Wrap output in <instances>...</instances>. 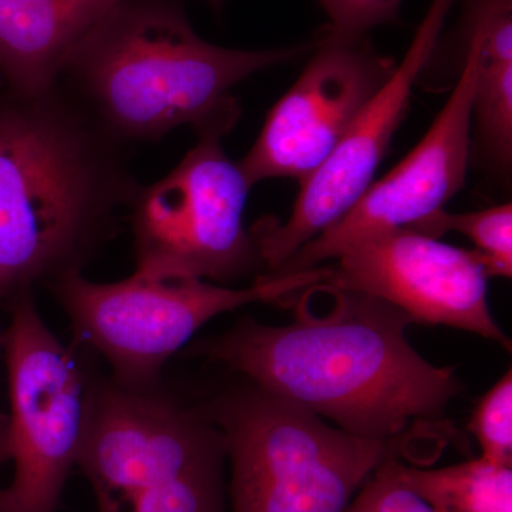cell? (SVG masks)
Segmentation results:
<instances>
[{
  "mask_svg": "<svg viewBox=\"0 0 512 512\" xmlns=\"http://www.w3.org/2000/svg\"><path fill=\"white\" fill-rule=\"evenodd\" d=\"M207 2L210 3L212 9L220 12L222 6H224L225 0H207Z\"/></svg>",
  "mask_w": 512,
  "mask_h": 512,
  "instance_id": "23",
  "label": "cell"
},
{
  "mask_svg": "<svg viewBox=\"0 0 512 512\" xmlns=\"http://www.w3.org/2000/svg\"><path fill=\"white\" fill-rule=\"evenodd\" d=\"M225 458L207 412L158 392L114 390L87 414L77 466L99 512H227Z\"/></svg>",
  "mask_w": 512,
  "mask_h": 512,
  "instance_id": "5",
  "label": "cell"
},
{
  "mask_svg": "<svg viewBox=\"0 0 512 512\" xmlns=\"http://www.w3.org/2000/svg\"><path fill=\"white\" fill-rule=\"evenodd\" d=\"M320 286L332 299L325 313L301 291L285 301L295 308L291 325L247 318L192 350L353 436L397 441L414 421L443 416L463 386L454 367L431 365L412 348V319L365 293Z\"/></svg>",
  "mask_w": 512,
  "mask_h": 512,
  "instance_id": "1",
  "label": "cell"
},
{
  "mask_svg": "<svg viewBox=\"0 0 512 512\" xmlns=\"http://www.w3.org/2000/svg\"><path fill=\"white\" fill-rule=\"evenodd\" d=\"M239 116L229 111L195 128L197 144L181 163L138 191L131 205L137 278L228 282L261 264L244 224L252 187L222 146Z\"/></svg>",
  "mask_w": 512,
  "mask_h": 512,
  "instance_id": "7",
  "label": "cell"
},
{
  "mask_svg": "<svg viewBox=\"0 0 512 512\" xmlns=\"http://www.w3.org/2000/svg\"><path fill=\"white\" fill-rule=\"evenodd\" d=\"M396 471L436 512H512V466L478 460L443 468L410 467L397 458Z\"/></svg>",
  "mask_w": 512,
  "mask_h": 512,
  "instance_id": "15",
  "label": "cell"
},
{
  "mask_svg": "<svg viewBox=\"0 0 512 512\" xmlns=\"http://www.w3.org/2000/svg\"><path fill=\"white\" fill-rule=\"evenodd\" d=\"M124 0H0V76L16 97L55 89L64 60Z\"/></svg>",
  "mask_w": 512,
  "mask_h": 512,
  "instance_id": "13",
  "label": "cell"
},
{
  "mask_svg": "<svg viewBox=\"0 0 512 512\" xmlns=\"http://www.w3.org/2000/svg\"><path fill=\"white\" fill-rule=\"evenodd\" d=\"M329 265L229 288L205 279L148 281L131 275L99 284L73 269L53 279L74 330L113 370V382L134 390H156L163 366L211 319L255 302L286 301L322 284Z\"/></svg>",
  "mask_w": 512,
  "mask_h": 512,
  "instance_id": "6",
  "label": "cell"
},
{
  "mask_svg": "<svg viewBox=\"0 0 512 512\" xmlns=\"http://www.w3.org/2000/svg\"><path fill=\"white\" fill-rule=\"evenodd\" d=\"M413 231L427 237H443L458 232L476 245L487 275L512 276V205L510 202L487 210L451 214L441 210L414 225Z\"/></svg>",
  "mask_w": 512,
  "mask_h": 512,
  "instance_id": "16",
  "label": "cell"
},
{
  "mask_svg": "<svg viewBox=\"0 0 512 512\" xmlns=\"http://www.w3.org/2000/svg\"><path fill=\"white\" fill-rule=\"evenodd\" d=\"M313 45L227 49L195 33L180 0H124L77 43L56 87L120 146L150 143L239 110L231 89Z\"/></svg>",
  "mask_w": 512,
  "mask_h": 512,
  "instance_id": "3",
  "label": "cell"
},
{
  "mask_svg": "<svg viewBox=\"0 0 512 512\" xmlns=\"http://www.w3.org/2000/svg\"><path fill=\"white\" fill-rule=\"evenodd\" d=\"M3 343V333L0 332V346ZM6 431H8V419L5 416L0 414V437L5 436Z\"/></svg>",
  "mask_w": 512,
  "mask_h": 512,
  "instance_id": "20",
  "label": "cell"
},
{
  "mask_svg": "<svg viewBox=\"0 0 512 512\" xmlns=\"http://www.w3.org/2000/svg\"><path fill=\"white\" fill-rule=\"evenodd\" d=\"M471 433L481 448V457L512 466V375L511 369L485 393L471 417Z\"/></svg>",
  "mask_w": 512,
  "mask_h": 512,
  "instance_id": "17",
  "label": "cell"
},
{
  "mask_svg": "<svg viewBox=\"0 0 512 512\" xmlns=\"http://www.w3.org/2000/svg\"><path fill=\"white\" fill-rule=\"evenodd\" d=\"M333 261L323 285L373 296L413 323L467 330L511 349L491 315L490 276L474 249L404 228L362 239Z\"/></svg>",
  "mask_w": 512,
  "mask_h": 512,
  "instance_id": "12",
  "label": "cell"
},
{
  "mask_svg": "<svg viewBox=\"0 0 512 512\" xmlns=\"http://www.w3.org/2000/svg\"><path fill=\"white\" fill-rule=\"evenodd\" d=\"M8 433V431H6ZM8 460V454H6V434L5 436L0 437V464L3 461Z\"/></svg>",
  "mask_w": 512,
  "mask_h": 512,
  "instance_id": "21",
  "label": "cell"
},
{
  "mask_svg": "<svg viewBox=\"0 0 512 512\" xmlns=\"http://www.w3.org/2000/svg\"><path fill=\"white\" fill-rule=\"evenodd\" d=\"M329 18V35L360 39L369 30L393 23L402 0H318Z\"/></svg>",
  "mask_w": 512,
  "mask_h": 512,
  "instance_id": "18",
  "label": "cell"
},
{
  "mask_svg": "<svg viewBox=\"0 0 512 512\" xmlns=\"http://www.w3.org/2000/svg\"><path fill=\"white\" fill-rule=\"evenodd\" d=\"M346 512H367L365 510V507H363L362 504L357 503L356 500H353L352 503H350L348 510Z\"/></svg>",
  "mask_w": 512,
  "mask_h": 512,
  "instance_id": "22",
  "label": "cell"
},
{
  "mask_svg": "<svg viewBox=\"0 0 512 512\" xmlns=\"http://www.w3.org/2000/svg\"><path fill=\"white\" fill-rule=\"evenodd\" d=\"M453 0H433L403 62L350 124L338 146L303 178L288 220L266 217L249 231L259 262L271 274L355 205L389 151L414 84L430 62ZM261 274V275H265Z\"/></svg>",
  "mask_w": 512,
  "mask_h": 512,
  "instance_id": "9",
  "label": "cell"
},
{
  "mask_svg": "<svg viewBox=\"0 0 512 512\" xmlns=\"http://www.w3.org/2000/svg\"><path fill=\"white\" fill-rule=\"evenodd\" d=\"M477 64L464 50L456 86L420 143L332 227L299 249L284 265L259 278L274 279L309 271L333 261L373 235L413 228L444 210L466 183L473 153V107Z\"/></svg>",
  "mask_w": 512,
  "mask_h": 512,
  "instance_id": "10",
  "label": "cell"
},
{
  "mask_svg": "<svg viewBox=\"0 0 512 512\" xmlns=\"http://www.w3.org/2000/svg\"><path fill=\"white\" fill-rule=\"evenodd\" d=\"M207 414L231 461L232 512H346L403 441L353 436L254 383Z\"/></svg>",
  "mask_w": 512,
  "mask_h": 512,
  "instance_id": "4",
  "label": "cell"
},
{
  "mask_svg": "<svg viewBox=\"0 0 512 512\" xmlns=\"http://www.w3.org/2000/svg\"><path fill=\"white\" fill-rule=\"evenodd\" d=\"M291 89L272 107L244 160L251 187L272 178H303L319 167L367 101L392 76L396 62L360 39L326 33Z\"/></svg>",
  "mask_w": 512,
  "mask_h": 512,
  "instance_id": "11",
  "label": "cell"
},
{
  "mask_svg": "<svg viewBox=\"0 0 512 512\" xmlns=\"http://www.w3.org/2000/svg\"><path fill=\"white\" fill-rule=\"evenodd\" d=\"M397 457L384 460L360 488L355 500L367 512H436L396 471Z\"/></svg>",
  "mask_w": 512,
  "mask_h": 512,
  "instance_id": "19",
  "label": "cell"
},
{
  "mask_svg": "<svg viewBox=\"0 0 512 512\" xmlns=\"http://www.w3.org/2000/svg\"><path fill=\"white\" fill-rule=\"evenodd\" d=\"M3 80H2V76H0V84H2Z\"/></svg>",
  "mask_w": 512,
  "mask_h": 512,
  "instance_id": "24",
  "label": "cell"
},
{
  "mask_svg": "<svg viewBox=\"0 0 512 512\" xmlns=\"http://www.w3.org/2000/svg\"><path fill=\"white\" fill-rule=\"evenodd\" d=\"M463 33L477 64L478 143L487 163L505 174L512 161V0H464Z\"/></svg>",
  "mask_w": 512,
  "mask_h": 512,
  "instance_id": "14",
  "label": "cell"
},
{
  "mask_svg": "<svg viewBox=\"0 0 512 512\" xmlns=\"http://www.w3.org/2000/svg\"><path fill=\"white\" fill-rule=\"evenodd\" d=\"M0 103V299L82 269L137 183L120 144L62 90Z\"/></svg>",
  "mask_w": 512,
  "mask_h": 512,
  "instance_id": "2",
  "label": "cell"
},
{
  "mask_svg": "<svg viewBox=\"0 0 512 512\" xmlns=\"http://www.w3.org/2000/svg\"><path fill=\"white\" fill-rule=\"evenodd\" d=\"M9 375L6 454L13 477L0 512H55L77 463L87 392L69 350L47 328L30 291L16 298L3 333Z\"/></svg>",
  "mask_w": 512,
  "mask_h": 512,
  "instance_id": "8",
  "label": "cell"
}]
</instances>
